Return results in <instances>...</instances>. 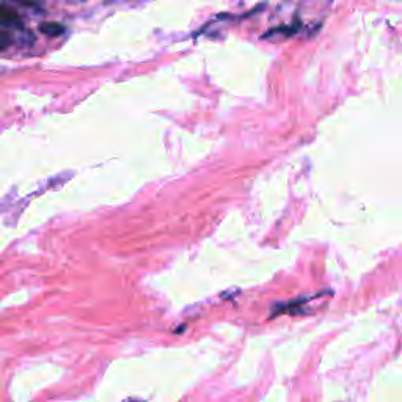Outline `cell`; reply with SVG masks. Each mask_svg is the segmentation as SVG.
<instances>
[{"label": "cell", "instance_id": "1", "mask_svg": "<svg viewBox=\"0 0 402 402\" xmlns=\"http://www.w3.org/2000/svg\"><path fill=\"white\" fill-rule=\"evenodd\" d=\"M0 26L7 28H22L24 24H22L21 16L13 8L0 5Z\"/></svg>", "mask_w": 402, "mask_h": 402}, {"label": "cell", "instance_id": "2", "mask_svg": "<svg viewBox=\"0 0 402 402\" xmlns=\"http://www.w3.org/2000/svg\"><path fill=\"white\" fill-rule=\"evenodd\" d=\"M39 30L48 37H60V35H63L65 27L57 24V22H44V24L39 26Z\"/></svg>", "mask_w": 402, "mask_h": 402}, {"label": "cell", "instance_id": "3", "mask_svg": "<svg viewBox=\"0 0 402 402\" xmlns=\"http://www.w3.org/2000/svg\"><path fill=\"white\" fill-rule=\"evenodd\" d=\"M13 43V37L7 30H0V52L7 49Z\"/></svg>", "mask_w": 402, "mask_h": 402}]
</instances>
